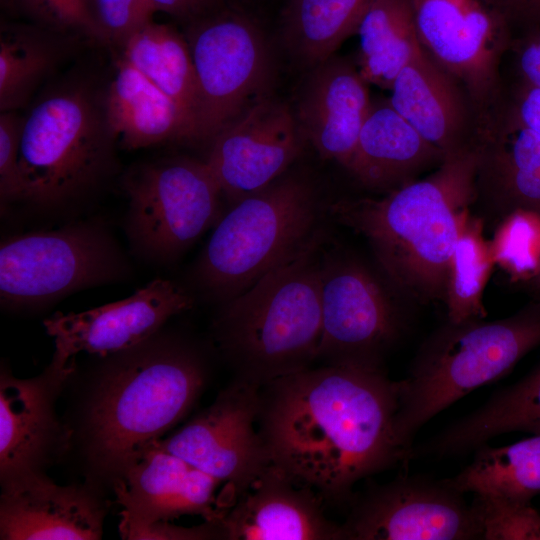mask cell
<instances>
[{
    "label": "cell",
    "instance_id": "obj_36",
    "mask_svg": "<svg viewBox=\"0 0 540 540\" xmlns=\"http://www.w3.org/2000/svg\"><path fill=\"white\" fill-rule=\"evenodd\" d=\"M88 8L99 38L122 45L151 21L133 0H88Z\"/></svg>",
    "mask_w": 540,
    "mask_h": 540
},
{
    "label": "cell",
    "instance_id": "obj_37",
    "mask_svg": "<svg viewBox=\"0 0 540 540\" xmlns=\"http://www.w3.org/2000/svg\"><path fill=\"white\" fill-rule=\"evenodd\" d=\"M124 539L132 540H204L222 539L218 522L206 521L195 527H181L170 521H157L151 524L130 528L120 532Z\"/></svg>",
    "mask_w": 540,
    "mask_h": 540
},
{
    "label": "cell",
    "instance_id": "obj_22",
    "mask_svg": "<svg viewBox=\"0 0 540 540\" xmlns=\"http://www.w3.org/2000/svg\"><path fill=\"white\" fill-rule=\"evenodd\" d=\"M299 100L297 121L322 159L347 168L372 106L368 82L338 57L313 66Z\"/></svg>",
    "mask_w": 540,
    "mask_h": 540
},
{
    "label": "cell",
    "instance_id": "obj_31",
    "mask_svg": "<svg viewBox=\"0 0 540 540\" xmlns=\"http://www.w3.org/2000/svg\"><path fill=\"white\" fill-rule=\"evenodd\" d=\"M495 265L483 221L470 214L464 221L451 256L445 304L447 321L484 319L483 293Z\"/></svg>",
    "mask_w": 540,
    "mask_h": 540
},
{
    "label": "cell",
    "instance_id": "obj_33",
    "mask_svg": "<svg viewBox=\"0 0 540 540\" xmlns=\"http://www.w3.org/2000/svg\"><path fill=\"white\" fill-rule=\"evenodd\" d=\"M540 216L524 211L514 212L503 218L490 240L495 264L511 275L525 281L532 275L540 256V249L533 247L540 241Z\"/></svg>",
    "mask_w": 540,
    "mask_h": 540
},
{
    "label": "cell",
    "instance_id": "obj_32",
    "mask_svg": "<svg viewBox=\"0 0 540 540\" xmlns=\"http://www.w3.org/2000/svg\"><path fill=\"white\" fill-rule=\"evenodd\" d=\"M55 51L40 36L14 33L0 41V108L15 111L22 106L51 68Z\"/></svg>",
    "mask_w": 540,
    "mask_h": 540
},
{
    "label": "cell",
    "instance_id": "obj_8",
    "mask_svg": "<svg viewBox=\"0 0 540 540\" xmlns=\"http://www.w3.org/2000/svg\"><path fill=\"white\" fill-rule=\"evenodd\" d=\"M128 258L100 221L11 236L0 245L4 308L44 305L75 291L123 281Z\"/></svg>",
    "mask_w": 540,
    "mask_h": 540
},
{
    "label": "cell",
    "instance_id": "obj_11",
    "mask_svg": "<svg viewBox=\"0 0 540 540\" xmlns=\"http://www.w3.org/2000/svg\"><path fill=\"white\" fill-rule=\"evenodd\" d=\"M411 1L424 51L463 89L482 123L501 103L509 23L489 0Z\"/></svg>",
    "mask_w": 540,
    "mask_h": 540
},
{
    "label": "cell",
    "instance_id": "obj_20",
    "mask_svg": "<svg viewBox=\"0 0 540 540\" xmlns=\"http://www.w3.org/2000/svg\"><path fill=\"white\" fill-rule=\"evenodd\" d=\"M323 501L270 465L218 521L222 539L345 540L342 524L326 517Z\"/></svg>",
    "mask_w": 540,
    "mask_h": 540
},
{
    "label": "cell",
    "instance_id": "obj_25",
    "mask_svg": "<svg viewBox=\"0 0 540 540\" xmlns=\"http://www.w3.org/2000/svg\"><path fill=\"white\" fill-rule=\"evenodd\" d=\"M104 113L114 141L126 149L197 140L186 111L123 58L109 85Z\"/></svg>",
    "mask_w": 540,
    "mask_h": 540
},
{
    "label": "cell",
    "instance_id": "obj_17",
    "mask_svg": "<svg viewBox=\"0 0 540 540\" xmlns=\"http://www.w3.org/2000/svg\"><path fill=\"white\" fill-rule=\"evenodd\" d=\"M193 302L184 288L157 278L123 300L78 313L57 312L43 324L54 338V355L63 360L81 352L110 356L149 339Z\"/></svg>",
    "mask_w": 540,
    "mask_h": 540
},
{
    "label": "cell",
    "instance_id": "obj_9",
    "mask_svg": "<svg viewBox=\"0 0 540 540\" xmlns=\"http://www.w3.org/2000/svg\"><path fill=\"white\" fill-rule=\"evenodd\" d=\"M125 233L139 258L154 264L178 260L221 218L220 187L205 161L175 157L131 170Z\"/></svg>",
    "mask_w": 540,
    "mask_h": 540
},
{
    "label": "cell",
    "instance_id": "obj_38",
    "mask_svg": "<svg viewBox=\"0 0 540 540\" xmlns=\"http://www.w3.org/2000/svg\"><path fill=\"white\" fill-rule=\"evenodd\" d=\"M33 6L59 24L82 28L99 37L91 18L88 0H29Z\"/></svg>",
    "mask_w": 540,
    "mask_h": 540
},
{
    "label": "cell",
    "instance_id": "obj_3",
    "mask_svg": "<svg viewBox=\"0 0 540 540\" xmlns=\"http://www.w3.org/2000/svg\"><path fill=\"white\" fill-rule=\"evenodd\" d=\"M85 417L87 455L112 480L192 407L206 382L199 352L160 331L108 356Z\"/></svg>",
    "mask_w": 540,
    "mask_h": 540
},
{
    "label": "cell",
    "instance_id": "obj_21",
    "mask_svg": "<svg viewBox=\"0 0 540 540\" xmlns=\"http://www.w3.org/2000/svg\"><path fill=\"white\" fill-rule=\"evenodd\" d=\"M476 192L501 219L524 211L540 216V135L502 103L477 133Z\"/></svg>",
    "mask_w": 540,
    "mask_h": 540
},
{
    "label": "cell",
    "instance_id": "obj_27",
    "mask_svg": "<svg viewBox=\"0 0 540 540\" xmlns=\"http://www.w3.org/2000/svg\"><path fill=\"white\" fill-rule=\"evenodd\" d=\"M359 72L369 83L390 89L398 73L424 49L411 0H372L357 29Z\"/></svg>",
    "mask_w": 540,
    "mask_h": 540
},
{
    "label": "cell",
    "instance_id": "obj_30",
    "mask_svg": "<svg viewBox=\"0 0 540 540\" xmlns=\"http://www.w3.org/2000/svg\"><path fill=\"white\" fill-rule=\"evenodd\" d=\"M372 0H290L284 38L301 62L315 66L333 52L359 24Z\"/></svg>",
    "mask_w": 540,
    "mask_h": 540
},
{
    "label": "cell",
    "instance_id": "obj_41",
    "mask_svg": "<svg viewBox=\"0 0 540 540\" xmlns=\"http://www.w3.org/2000/svg\"><path fill=\"white\" fill-rule=\"evenodd\" d=\"M490 3L511 23H521L528 30L540 27V0H489Z\"/></svg>",
    "mask_w": 540,
    "mask_h": 540
},
{
    "label": "cell",
    "instance_id": "obj_14",
    "mask_svg": "<svg viewBox=\"0 0 540 540\" xmlns=\"http://www.w3.org/2000/svg\"><path fill=\"white\" fill-rule=\"evenodd\" d=\"M259 390L234 379L207 409L157 444L226 484L238 499L271 465L258 429Z\"/></svg>",
    "mask_w": 540,
    "mask_h": 540
},
{
    "label": "cell",
    "instance_id": "obj_5",
    "mask_svg": "<svg viewBox=\"0 0 540 540\" xmlns=\"http://www.w3.org/2000/svg\"><path fill=\"white\" fill-rule=\"evenodd\" d=\"M313 180L288 171L221 216L191 271V281L220 304L301 253L328 216Z\"/></svg>",
    "mask_w": 540,
    "mask_h": 540
},
{
    "label": "cell",
    "instance_id": "obj_28",
    "mask_svg": "<svg viewBox=\"0 0 540 540\" xmlns=\"http://www.w3.org/2000/svg\"><path fill=\"white\" fill-rule=\"evenodd\" d=\"M123 59L186 111L199 140L200 96L187 40L174 29L150 21L125 41Z\"/></svg>",
    "mask_w": 540,
    "mask_h": 540
},
{
    "label": "cell",
    "instance_id": "obj_23",
    "mask_svg": "<svg viewBox=\"0 0 540 540\" xmlns=\"http://www.w3.org/2000/svg\"><path fill=\"white\" fill-rule=\"evenodd\" d=\"M390 90L392 107L445 157L476 143L479 121L471 102L425 51L403 67Z\"/></svg>",
    "mask_w": 540,
    "mask_h": 540
},
{
    "label": "cell",
    "instance_id": "obj_24",
    "mask_svg": "<svg viewBox=\"0 0 540 540\" xmlns=\"http://www.w3.org/2000/svg\"><path fill=\"white\" fill-rule=\"evenodd\" d=\"M444 158L389 101H379L372 102L346 169L364 187L389 192Z\"/></svg>",
    "mask_w": 540,
    "mask_h": 540
},
{
    "label": "cell",
    "instance_id": "obj_1",
    "mask_svg": "<svg viewBox=\"0 0 540 540\" xmlns=\"http://www.w3.org/2000/svg\"><path fill=\"white\" fill-rule=\"evenodd\" d=\"M399 383L382 368L322 365L259 390L258 429L271 465L331 504L411 455L396 429Z\"/></svg>",
    "mask_w": 540,
    "mask_h": 540
},
{
    "label": "cell",
    "instance_id": "obj_12",
    "mask_svg": "<svg viewBox=\"0 0 540 540\" xmlns=\"http://www.w3.org/2000/svg\"><path fill=\"white\" fill-rule=\"evenodd\" d=\"M196 73L199 140H212L248 107L267 96L271 56L264 35L235 13L195 23L186 38Z\"/></svg>",
    "mask_w": 540,
    "mask_h": 540
},
{
    "label": "cell",
    "instance_id": "obj_34",
    "mask_svg": "<svg viewBox=\"0 0 540 540\" xmlns=\"http://www.w3.org/2000/svg\"><path fill=\"white\" fill-rule=\"evenodd\" d=\"M482 539L540 540V512L530 503L474 494Z\"/></svg>",
    "mask_w": 540,
    "mask_h": 540
},
{
    "label": "cell",
    "instance_id": "obj_40",
    "mask_svg": "<svg viewBox=\"0 0 540 540\" xmlns=\"http://www.w3.org/2000/svg\"><path fill=\"white\" fill-rule=\"evenodd\" d=\"M524 126L540 135V88L519 80L505 106Z\"/></svg>",
    "mask_w": 540,
    "mask_h": 540
},
{
    "label": "cell",
    "instance_id": "obj_13",
    "mask_svg": "<svg viewBox=\"0 0 540 540\" xmlns=\"http://www.w3.org/2000/svg\"><path fill=\"white\" fill-rule=\"evenodd\" d=\"M445 479L398 477L351 500L342 524L349 540L482 539L472 504Z\"/></svg>",
    "mask_w": 540,
    "mask_h": 540
},
{
    "label": "cell",
    "instance_id": "obj_39",
    "mask_svg": "<svg viewBox=\"0 0 540 540\" xmlns=\"http://www.w3.org/2000/svg\"><path fill=\"white\" fill-rule=\"evenodd\" d=\"M510 51L514 54L519 80L540 88V27L513 39Z\"/></svg>",
    "mask_w": 540,
    "mask_h": 540
},
{
    "label": "cell",
    "instance_id": "obj_7",
    "mask_svg": "<svg viewBox=\"0 0 540 540\" xmlns=\"http://www.w3.org/2000/svg\"><path fill=\"white\" fill-rule=\"evenodd\" d=\"M104 107L83 89L54 93L24 117L19 163L27 201L55 208L84 195L114 166Z\"/></svg>",
    "mask_w": 540,
    "mask_h": 540
},
{
    "label": "cell",
    "instance_id": "obj_26",
    "mask_svg": "<svg viewBox=\"0 0 540 540\" xmlns=\"http://www.w3.org/2000/svg\"><path fill=\"white\" fill-rule=\"evenodd\" d=\"M510 432L540 433V365L433 436L418 453L437 457L461 454Z\"/></svg>",
    "mask_w": 540,
    "mask_h": 540
},
{
    "label": "cell",
    "instance_id": "obj_19",
    "mask_svg": "<svg viewBox=\"0 0 540 540\" xmlns=\"http://www.w3.org/2000/svg\"><path fill=\"white\" fill-rule=\"evenodd\" d=\"M2 540H96L102 537L106 506L84 485H57L44 472L1 485Z\"/></svg>",
    "mask_w": 540,
    "mask_h": 540
},
{
    "label": "cell",
    "instance_id": "obj_16",
    "mask_svg": "<svg viewBox=\"0 0 540 540\" xmlns=\"http://www.w3.org/2000/svg\"><path fill=\"white\" fill-rule=\"evenodd\" d=\"M74 360V359H73ZM53 355L44 371L21 379L2 368L0 375L1 485L44 472L68 447L71 431L57 416L56 399L74 371V361Z\"/></svg>",
    "mask_w": 540,
    "mask_h": 540
},
{
    "label": "cell",
    "instance_id": "obj_42",
    "mask_svg": "<svg viewBox=\"0 0 540 540\" xmlns=\"http://www.w3.org/2000/svg\"><path fill=\"white\" fill-rule=\"evenodd\" d=\"M156 11L179 17H198L219 0H151Z\"/></svg>",
    "mask_w": 540,
    "mask_h": 540
},
{
    "label": "cell",
    "instance_id": "obj_35",
    "mask_svg": "<svg viewBox=\"0 0 540 540\" xmlns=\"http://www.w3.org/2000/svg\"><path fill=\"white\" fill-rule=\"evenodd\" d=\"M24 117L14 111L0 115V197L2 205L27 200L19 153Z\"/></svg>",
    "mask_w": 540,
    "mask_h": 540
},
{
    "label": "cell",
    "instance_id": "obj_15",
    "mask_svg": "<svg viewBox=\"0 0 540 540\" xmlns=\"http://www.w3.org/2000/svg\"><path fill=\"white\" fill-rule=\"evenodd\" d=\"M304 140L288 105L267 95L215 135L205 162L233 205L285 174Z\"/></svg>",
    "mask_w": 540,
    "mask_h": 540
},
{
    "label": "cell",
    "instance_id": "obj_43",
    "mask_svg": "<svg viewBox=\"0 0 540 540\" xmlns=\"http://www.w3.org/2000/svg\"><path fill=\"white\" fill-rule=\"evenodd\" d=\"M529 289L535 295V300L540 301V256L532 275L526 280Z\"/></svg>",
    "mask_w": 540,
    "mask_h": 540
},
{
    "label": "cell",
    "instance_id": "obj_4",
    "mask_svg": "<svg viewBox=\"0 0 540 540\" xmlns=\"http://www.w3.org/2000/svg\"><path fill=\"white\" fill-rule=\"evenodd\" d=\"M325 240L324 230L297 256L221 304L213 334L235 379L261 388L317 361Z\"/></svg>",
    "mask_w": 540,
    "mask_h": 540
},
{
    "label": "cell",
    "instance_id": "obj_2",
    "mask_svg": "<svg viewBox=\"0 0 540 540\" xmlns=\"http://www.w3.org/2000/svg\"><path fill=\"white\" fill-rule=\"evenodd\" d=\"M476 143L378 199H341L328 216L361 235L384 279L419 303L444 302L452 253L476 201Z\"/></svg>",
    "mask_w": 540,
    "mask_h": 540
},
{
    "label": "cell",
    "instance_id": "obj_6",
    "mask_svg": "<svg viewBox=\"0 0 540 540\" xmlns=\"http://www.w3.org/2000/svg\"><path fill=\"white\" fill-rule=\"evenodd\" d=\"M539 345L540 301L499 320L447 321L426 339L408 376L398 381L401 443L411 450L413 436L431 418L505 376Z\"/></svg>",
    "mask_w": 540,
    "mask_h": 540
},
{
    "label": "cell",
    "instance_id": "obj_29",
    "mask_svg": "<svg viewBox=\"0 0 540 540\" xmlns=\"http://www.w3.org/2000/svg\"><path fill=\"white\" fill-rule=\"evenodd\" d=\"M445 481L463 494L530 503L540 495V433L505 446L481 445L472 461Z\"/></svg>",
    "mask_w": 540,
    "mask_h": 540
},
{
    "label": "cell",
    "instance_id": "obj_18",
    "mask_svg": "<svg viewBox=\"0 0 540 540\" xmlns=\"http://www.w3.org/2000/svg\"><path fill=\"white\" fill-rule=\"evenodd\" d=\"M221 484L154 442L113 481L122 506L119 532L183 515L218 522L229 509L217 503Z\"/></svg>",
    "mask_w": 540,
    "mask_h": 540
},
{
    "label": "cell",
    "instance_id": "obj_10",
    "mask_svg": "<svg viewBox=\"0 0 540 540\" xmlns=\"http://www.w3.org/2000/svg\"><path fill=\"white\" fill-rule=\"evenodd\" d=\"M389 283L356 254L323 244L320 257L323 365L381 368L404 330Z\"/></svg>",
    "mask_w": 540,
    "mask_h": 540
}]
</instances>
